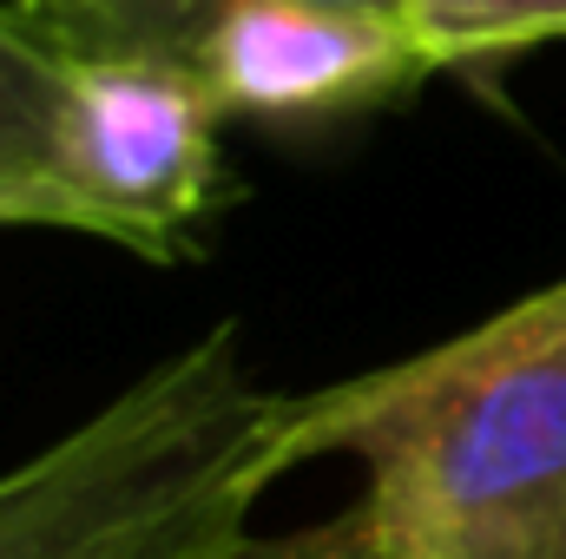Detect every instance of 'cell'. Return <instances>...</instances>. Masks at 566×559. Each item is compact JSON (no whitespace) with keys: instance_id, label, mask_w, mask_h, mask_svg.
Returning a JSON list of instances; mask_svg holds the SVG:
<instances>
[{"instance_id":"cell-2","label":"cell","mask_w":566,"mask_h":559,"mask_svg":"<svg viewBox=\"0 0 566 559\" xmlns=\"http://www.w3.org/2000/svg\"><path fill=\"white\" fill-rule=\"evenodd\" d=\"M290 467V395L211 323L0 474V559H218Z\"/></svg>"},{"instance_id":"cell-5","label":"cell","mask_w":566,"mask_h":559,"mask_svg":"<svg viewBox=\"0 0 566 559\" xmlns=\"http://www.w3.org/2000/svg\"><path fill=\"white\" fill-rule=\"evenodd\" d=\"M66 60V40H53L13 0L0 7V224L73 231V198L60 178Z\"/></svg>"},{"instance_id":"cell-6","label":"cell","mask_w":566,"mask_h":559,"mask_svg":"<svg viewBox=\"0 0 566 559\" xmlns=\"http://www.w3.org/2000/svg\"><path fill=\"white\" fill-rule=\"evenodd\" d=\"M422 53L441 66H494L566 40V0H402Z\"/></svg>"},{"instance_id":"cell-4","label":"cell","mask_w":566,"mask_h":559,"mask_svg":"<svg viewBox=\"0 0 566 559\" xmlns=\"http://www.w3.org/2000/svg\"><path fill=\"white\" fill-rule=\"evenodd\" d=\"M191 66L218 93L224 119L258 126L376 113L434 73L409 20L323 0H218L191 40Z\"/></svg>"},{"instance_id":"cell-8","label":"cell","mask_w":566,"mask_h":559,"mask_svg":"<svg viewBox=\"0 0 566 559\" xmlns=\"http://www.w3.org/2000/svg\"><path fill=\"white\" fill-rule=\"evenodd\" d=\"M218 559H396L382 527L369 520V507H343L329 520L290 527V534H244L238 547H224Z\"/></svg>"},{"instance_id":"cell-7","label":"cell","mask_w":566,"mask_h":559,"mask_svg":"<svg viewBox=\"0 0 566 559\" xmlns=\"http://www.w3.org/2000/svg\"><path fill=\"white\" fill-rule=\"evenodd\" d=\"M73 53H178L191 60L198 27L218 0H13Z\"/></svg>"},{"instance_id":"cell-9","label":"cell","mask_w":566,"mask_h":559,"mask_svg":"<svg viewBox=\"0 0 566 559\" xmlns=\"http://www.w3.org/2000/svg\"><path fill=\"white\" fill-rule=\"evenodd\" d=\"M323 7H356V13H389V20H409L402 0H323Z\"/></svg>"},{"instance_id":"cell-1","label":"cell","mask_w":566,"mask_h":559,"mask_svg":"<svg viewBox=\"0 0 566 559\" xmlns=\"http://www.w3.org/2000/svg\"><path fill=\"white\" fill-rule=\"evenodd\" d=\"M296 467L363 461L396 559H566V277L389 369L290 395Z\"/></svg>"},{"instance_id":"cell-3","label":"cell","mask_w":566,"mask_h":559,"mask_svg":"<svg viewBox=\"0 0 566 559\" xmlns=\"http://www.w3.org/2000/svg\"><path fill=\"white\" fill-rule=\"evenodd\" d=\"M224 106L178 53H73L60 106V178L73 231L171 264L218 204Z\"/></svg>"}]
</instances>
